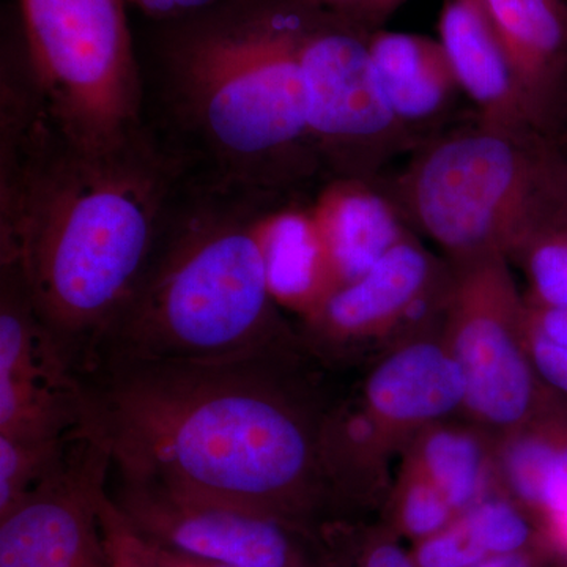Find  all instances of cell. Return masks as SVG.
Instances as JSON below:
<instances>
[{
	"instance_id": "6da1fadb",
	"label": "cell",
	"mask_w": 567,
	"mask_h": 567,
	"mask_svg": "<svg viewBox=\"0 0 567 567\" xmlns=\"http://www.w3.org/2000/svg\"><path fill=\"white\" fill-rule=\"evenodd\" d=\"M306 347L223 360H104L82 372L84 432L111 473L319 529L344 511L324 457L334 395Z\"/></svg>"
},
{
	"instance_id": "7a4b0ae2",
	"label": "cell",
	"mask_w": 567,
	"mask_h": 567,
	"mask_svg": "<svg viewBox=\"0 0 567 567\" xmlns=\"http://www.w3.org/2000/svg\"><path fill=\"white\" fill-rule=\"evenodd\" d=\"M147 125L87 148L41 102L0 104V268L84 372L151 257L185 178Z\"/></svg>"
},
{
	"instance_id": "3957f363",
	"label": "cell",
	"mask_w": 567,
	"mask_h": 567,
	"mask_svg": "<svg viewBox=\"0 0 567 567\" xmlns=\"http://www.w3.org/2000/svg\"><path fill=\"white\" fill-rule=\"evenodd\" d=\"M316 10L221 0L164 21L144 121L189 177L293 194L322 173L308 136L301 51Z\"/></svg>"
},
{
	"instance_id": "277c9868",
	"label": "cell",
	"mask_w": 567,
	"mask_h": 567,
	"mask_svg": "<svg viewBox=\"0 0 567 567\" xmlns=\"http://www.w3.org/2000/svg\"><path fill=\"white\" fill-rule=\"evenodd\" d=\"M281 196L185 175L140 281L87 369L104 360H223L303 347L271 293L260 237L265 210Z\"/></svg>"
},
{
	"instance_id": "5b68a950",
	"label": "cell",
	"mask_w": 567,
	"mask_h": 567,
	"mask_svg": "<svg viewBox=\"0 0 567 567\" xmlns=\"http://www.w3.org/2000/svg\"><path fill=\"white\" fill-rule=\"evenodd\" d=\"M402 200L450 262L488 254L513 262L566 210L567 158L546 134L481 123L429 145L406 171Z\"/></svg>"
},
{
	"instance_id": "8992f818",
	"label": "cell",
	"mask_w": 567,
	"mask_h": 567,
	"mask_svg": "<svg viewBox=\"0 0 567 567\" xmlns=\"http://www.w3.org/2000/svg\"><path fill=\"white\" fill-rule=\"evenodd\" d=\"M126 0H18L24 58L52 125L107 148L141 132L144 81Z\"/></svg>"
},
{
	"instance_id": "52a82bcc",
	"label": "cell",
	"mask_w": 567,
	"mask_h": 567,
	"mask_svg": "<svg viewBox=\"0 0 567 567\" xmlns=\"http://www.w3.org/2000/svg\"><path fill=\"white\" fill-rule=\"evenodd\" d=\"M450 264L442 336L464 377V416L499 434L535 415L557 391L540 379L529 354L527 303L507 257Z\"/></svg>"
},
{
	"instance_id": "ba28073f",
	"label": "cell",
	"mask_w": 567,
	"mask_h": 567,
	"mask_svg": "<svg viewBox=\"0 0 567 567\" xmlns=\"http://www.w3.org/2000/svg\"><path fill=\"white\" fill-rule=\"evenodd\" d=\"M369 29L342 14L316 10L306 33L303 66L308 136L331 178H369L404 140L377 78Z\"/></svg>"
},
{
	"instance_id": "9c48e42d",
	"label": "cell",
	"mask_w": 567,
	"mask_h": 567,
	"mask_svg": "<svg viewBox=\"0 0 567 567\" xmlns=\"http://www.w3.org/2000/svg\"><path fill=\"white\" fill-rule=\"evenodd\" d=\"M451 278V264L439 265L409 235L300 322L306 350L333 371L369 365L399 342L442 328Z\"/></svg>"
},
{
	"instance_id": "30bf717a",
	"label": "cell",
	"mask_w": 567,
	"mask_h": 567,
	"mask_svg": "<svg viewBox=\"0 0 567 567\" xmlns=\"http://www.w3.org/2000/svg\"><path fill=\"white\" fill-rule=\"evenodd\" d=\"M112 480V502L155 546L238 567L320 566V528L153 481Z\"/></svg>"
},
{
	"instance_id": "8fae6325",
	"label": "cell",
	"mask_w": 567,
	"mask_h": 567,
	"mask_svg": "<svg viewBox=\"0 0 567 567\" xmlns=\"http://www.w3.org/2000/svg\"><path fill=\"white\" fill-rule=\"evenodd\" d=\"M84 417L80 372L18 276L0 268V435L65 442L84 432Z\"/></svg>"
},
{
	"instance_id": "7c38bea8",
	"label": "cell",
	"mask_w": 567,
	"mask_h": 567,
	"mask_svg": "<svg viewBox=\"0 0 567 567\" xmlns=\"http://www.w3.org/2000/svg\"><path fill=\"white\" fill-rule=\"evenodd\" d=\"M110 477V454L82 432L61 466L0 517V567H112L99 516Z\"/></svg>"
},
{
	"instance_id": "4fadbf2b",
	"label": "cell",
	"mask_w": 567,
	"mask_h": 567,
	"mask_svg": "<svg viewBox=\"0 0 567 567\" xmlns=\"http://www.w3.org/2000/svg\"><path fill=\"white\" fill-rule=\"evenodd\" d=\"M352 395L402 454L427 425L464 415L465 382L439 328L380 354Z\"/></svg>"
},
{
	"instance_id": "5bb4252c",
	"label": "cell",
	"mask_w": 567,
	"mask_h": 567,
	"mask_svg": "<svg viewBox=\"0 0 567 567\" xmlns=\"http://www.w3.org/2000/svg\"><path fill=\"white\" fill-rule=\"evenodd\" d=\"M502 44L537 130L557 140L567 93L565 0H476Z\"/></svg>"
},
{
	"instance_id": "9a60e30c",
	"label": "cell",
	"mask_w": 567,
	"mask_h": 567,
	"mask_svg": "<svg viewBox=\"0 0 567 567\" xmlns=\"http://www.w3.org/2000/svg\"><path fill=\"white\" fill-rule=\"evenodd\" d=\"M439 41L461 92L475 104L483 125L540 133L513 66L476 0L443 2Z\"/></svg>"
},
{
	"instance_id": "2e32d148",
	"label": "cell",
	"mask_w": 567,
	"mask_h": 567,
	"mask_svg": "<svg viewBox=\"0 0 567 567\" xmlns=\"http://www.w3.org/2000/svg\"><path fill=\"white\" fill-rule=\"evenodd\" d=\"M336 290L363 276L409 233L369 178H330L309 204Z\"/></svg>"
},
{
	"instance_id": "e0dca14e",
	"label": "cell",
	"mask_w": 567,
	"mask_h": 567,
	"mask_svg": "<svg viewBox=\"0 0 567 567\" xmlns=\"http://www.w3.org/2000/svg\"><path fill=\"white\" fill-rule=\"evenodd\" d=\"M498 491L537 518L567 509V399L555 394L524 423L496 434Z\"/></svg>"
},
{
	"instance_id": "ac0fdd59",
	"label": "cell",
	"mask_w": 567,
	"mask_h": 567,
	"mask_svg": "<svg viewBox=\"0 0 567 567\" xmlns=\"http://www.w3.org/2000/svg\"><path fill=\"white\" fill-rule=\"evenodd\" d=\"M290 197L268 205L260 237L276 303L303 322L336 292V284L309 204H295Z\"/></svg>"
},
{
	"instance_id": "d6986e66",
	"label": "cell",
	"mask_w": 567,
	"mask_h": 567,
	"mask_svg": "<svg viewBox=\"0 0 567 567\" xmlns=\"http://www.w3.org/2000/svg\"><path fill=\"white\" fill-rule=\"evenodd\" d=\"M369 51L388 103L405 130L435 121L461 92L439 40L375 29L369 33Z\"/></svg>"
},
{
	"instance_id": "ffe728a7",
	"label": "cell",
	"mask_w": 567,
	"mask_h": 567,
	"mask_svg": "<svg viewBox=\"0 0 567 567\" xmlns=\"http://www.w3.org/2000/svg\"><path fill=\"white\" fill-rule=\"evenodd\" d=\"M495 440V432L458 415L417 432L401 456L423 470L461 516L499 492Z\"/></svg>"
},
{
	"instance_id": "44dd1931",
	"label": "cell",
	"mask_w": 567,
	"mask_h": 567,
	"mask_svg": "<svg viewBox=\"0 0 567 567\" xmlns=\"http://www.w3.org/2000/svg\"><path fill=\"white\" fill-rule=\"evenodd\" d=\"M386 525L401 539L415 544L456 520L458 514L423 470L402 458L385 505Z\"/></svg>"
},
{
	"instance_id": "7402d4cb",
	"label": "cell",
	"mask_w": 567,
	"mask_h": 567,
	"mask_svg": "<svg viewBox=\"0 0 567 567\" xmlns=\"http://www.w3.org/2000/svg\"><path fill=\"white\" fill-rule=\"evenodd\" d=\"M319 536V567H416L401 537L383 522L364 525L336 518L320 527Z\"/></svg>"
},
{
	"instance_id": "603a6c76",
	"label": "cell",
	"mask_w": 567,
	"mask_h": 567,
	"mask_svg": "<svg viewBox=\"0 0 567 567\" xmlns=\"http://www.w3.org/2000/svg\"><path fill=\"white\" fill-rule=\"evenodd\" d=\"M527 278L525 301L536 308L567 306V208L527 241L511 265Z\"/></svg>"
},
{
	"instance_id": "cb8c5ba5",
	"label": "cell",
	"mask_w": 567,
	"mask_h": 567,
	"mask_svg": "<svg viewBox=\"0 0 567 567\" xmlns=\"http://www.w3.org/2000/svg\"><path fill=\"white\" fill-rule=\"evenodd\" d=\"M74 439L44 442L0 435V517L61 466Z\"/></svg>"
},
{
	"instance_id": "d4e9b609",
	"label": "cell",
	"mask_w": 567,
	"mask_h": 567,
	"mask_svg": "<svg viewBox=\"0 0 567 567\" xmlns=\"http://www.w3.org/2000/svg\"><path fill=\"white\" fill-rule=\"evenodd\" d=\"M461 516L487 557L544 546L537 518L503 492L487 496Z\"/></svg>"
},
{
	"instance_id": "484cf974",
	"label": "cell",
	"mask_w": 567,
	"mask_h": 567,
	"mask_svg": "<svg viewBox=\"0 0 567 567\" xmlns=\"http://www.w3.org/2000/svg\"><path fill=\"white\" fill-rule=\"evenodd\" d=\"M99 516L104 546L110 555L112 567H171L163 558L159 548L145 539L123 517L118 507L112 502L107 488L100 498Z\"/></svg>"
},
{
	"instance_id": "4316f807",
	"label": "cell",
	"mask_w": 567,
	"mask_h": 567,
	"mask_svg": "<svg viewBox=\"0 0 567 567\" xmlns=\"http://www.w3.org/2000/svg\"><path fill=\"white\" fill-rule=\"evenodd\" d=\"M410 555L416 567H470L491 558L462 516L434 535L412 544Z\"/></svg>"
},
{
	"instance_id": "83f0119b",
	"label": "cell",
	"mask_w": 567,
	"mask_h": 567,
	"mask_svg": "<svg viewBox=\"0 0 567 567\" xmlns=\"http://www.w3.org/2000/svg\"><path fill=\"white\" fill-rule=\"evenodd\" d=\"M527 327V320H525ZM527 342L529 354L535 363L540 379L551 390L557 391L567 399V349L548 342L543 336L535 333L527 327Z\"/></svg>"
},
{
	"instance_id": "f1b7e54d",
	"label": "cell",
	"mask_w": 567,
	"mask_h": 567,
	"mask_svg": "<svg viewBox=\"0 0 567 567\" xmlns=\"http://www.w3.org/2000/svg\"><path fill=\"white\" fill-rule=\"evenodd\" d=\"M525 320L529 330L543 336L551 344L567 349V306L536 308L527 303Z\"/></svg>"
},
{
	"instance_id": "f546056e",
	"label": "cell",
	"mask_w": 567,
	"mask_h": 567,
	"mask_svg": "<svg viewBox=\"0 0 567 567\" xmlns=\"http://www.w3.org/2000/svg\"><path fill=\"white\" fill-rule=\"evenodd\" d=\"M152 20L159 22L189 17L221 2V0H126Z\"/></svg>"
},
{
	"instance_id": "4dcf8cb0",
	"label": "cell",
	"mask_w": 567,
	"mask_h": 567,
	"mask_svg": "<svg viewBox=\"0 0 567 567\" xmlns=\"http://www.w3.org/2000/svg\"><path fill=\"white\" fill-rule=\"evenodd\" d=\"M540 539L557 563L567 565V509L540 518Z\"/></svg>"
},
{
	"instance_id": "1f68e13d",
	"label": "cell",
	"mask_w": 567,
	"mask_h": 567,
	"mask_svg": "<svg viewBox=\"0 0 567 567\" xmlns=\"http://www.w3.org/2000/svg\"><path fill=\"white\" fill-rule=\"evenodd\" d=\"M557 561L546 547L536 546L517 551V554L486 558L470 567H551Z\"/></svg>"
},
{
	"instance_id": "d6a6232c",
	"label": "cell",
	"mask_w": 567,
	"mask_h": 567,
	"mask_svg": "<svg viewBox=\"0 0 567 567\" xmlns=\"http://www.w3.org/2000/svg\"><path fill=\"white\" fill-rule=\"evenodd\" d=\"M405 0H361L352 20L369 31H375Z\"/></svg>"
},
{
	"instance_id": "836d02e7",
	"label": "cell",
	"mask_w": 567,
	"mask_h": 567,
	"mask_svg": "<svg viewBox=\"0 0 567 567\" xmlns=\"http://www.w3.org/2000/svg\"><path fill=\"white\" fill-rule=\"evenodd\" d=\"M308 9L330 11V13L342 14V17L352 18L360 7L361 0H293Z\"/></svg>"
},
{
	"instance_id": "e575fe53",
	"label": "cell",
	"mask_w": 567,
	"mask_h": 567,
	"mask_svg": "<svg viewBox=\"0 0 567 567\" xmlns=\"http://www.w3.org/2000/svg\"><path fill=\"white\" fill-rule=\"evenodd\" d=\"M158 547V546H156ZM162 551L163 558L166 559L167 565L171 567H238L221 565V563L205 561V559L186 557V555L177 554V551L166 550V548L158 547Z\"/></svg>"
},
{
	"instance_id": "d590c367",
	"label": "cell",
	"mask_w": 567,
	"mask_h": 567,
	"mask_svg": "<svg viewBox=\"0 0 567 567\" xmlns=\"http://www.w3.org/2000/svg\"><path fill=\"white\" fill-rule=\"evenodd\" d=\"M563 132H565V136L567 140V93H566L565 118H563Z\"/></svg>"
},
{
	"instance_id": "8d00e7d4",
	"label": "cell",
	"mask_w": 567,
	"mask_h": 567,
	"mask_svg": "<svg viewBox=\"0 0 567 567\" xmlns=\"http://www.w3.org/2000/svg\"><path fill=\"white\" fill-rule=\"evenodd\" d=\"M551 567H567L566 563H555Z\"/></svg>"
}]
</instances>
